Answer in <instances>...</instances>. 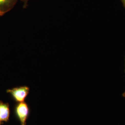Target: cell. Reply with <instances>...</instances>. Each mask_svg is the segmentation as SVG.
<instances>
[{"mask_svg": "<svg viewBox=\"0 0 125 125\" xmlns=\"http://www.w3.org/2000/svg\"><path fill=\"white\" fill-rule=\"evenodd\" d=\"M21 1H22L24 3L23 5V8L24 9H26L28 6V1L29 0H21Z\"/></svg>", "mask_w": 125, "mask_h": 125, "instance_id": "cell-5", "label": "cell"}, {"mask_svg": "<svg viewBox=\"0 0 125 125\" xmlns=\"http://www.w3.org/2000/svg\"><path fill=\"white\" fill-rule=\"evenodd\" d=\"M29 111L28 105L24 102L18 103L15 105V115L20 121L21 125H26V121L29 115Z\"/></svg>", "mask_w": 125, "mask_h": 125, "instance_id": "cell-2", "label": "cell"}, {"mask_svg": "<svg viewBox=\"0 0 125 125\" xmlns=\"http://www.w3.org/2000/svg\"><path fill=\"white\" fill-rule=\"evenodd\" d=\"M18 0H0V17L13 9Z\"/></svg>", "mask_w": 125, "mask_h": 125, "instance_id": "cell-3", "label": "cell"}, {"mask_svg": "<svg viewBox=\"0 0 125 125\" xmlns=\"http://www.w3.org/2000/svg\"><path fill=\"white\" fill-rule=\"evenodd\" d=\"M122 96H123V97H124V98H125V91L124 92V93L122 94Z\"/></svg>", "mask_w": 125, "mask_h": 125, "instance_id": "cell-7", "label": "cell"}, {"mask_svg": "<svg viewBox=\"0 0 125 125\" xmlns=\"http://www.w3.org/2000/svg\"><path fill=\"white\" fill-rule=\"evenodd\" d=\"M29 91L30 89L28 87L23 86L8 89L7 92L10 94L15 102L19 103L25 101L29 93Z\"/></svg>", "mask_w": 125, "mask_h": 125, "instance_id": "cell-1", "label": "cell"}, {"mask_svg": "<svg viewBox=\"0 0 125 125\" xmlns=\"http://www.w3.org/2000/svg\"></svg>", "mask_w": 125, "mask_h": 125, "instance_id": "cell-9", "label": "cell"}, {"mask_svg": "<svg viewBox=\"0 0 125 125\" xmlns=\"http://www.w3.org/2000/svg\"><path fill=\"white\" fill-rule=\"evenodd\" d=\"M3 124L2 122H1V121H0V125H1V124Z\"/></svg>", "mask_w": 125, "mask_h": 125, "instance_id": "cell-8", "label": "cell"}, {"mask_svg": "<svg viewBox=\"0 0 125 125\" xmlns=\"http://www.w3.org/2000/svg\"><path fill=\"white\" fill-rule=\"evenodd\" d=\"M10 116V108L9 103L0 101V121L8 122Z\"/></svg>", "mask_w": 125, "mask_h": 125, "instance_id": "cell-4", "label": "cell"}, {"mask_svg": "<svg viewBox=\"0 0 125 125\" xmlns=\"http://www.w3.org/2000/svg\"><path fill=\"white\" fill-rule=\"evenodd\" d=\"M122 4L123 5V6L124 7V8H125V0H121Z\"/></svg>", "mask_w": 125, "mask_h": 125, "instance_id": "cell-6", "label": "cell"}]
</instances>
